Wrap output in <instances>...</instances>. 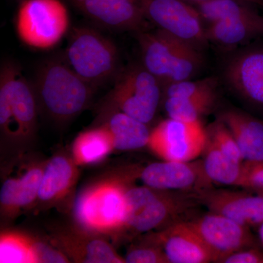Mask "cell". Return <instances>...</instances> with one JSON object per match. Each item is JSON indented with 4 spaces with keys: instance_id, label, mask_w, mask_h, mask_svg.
I'll return each mask as SVG.
<instances>
[{
    "instance_id": "cell-3",
    "label": "cell",
    "mask_w": 263,
    "mask_h": 263,
    "mask_svg": "<svg viewBox=\"0 0 263 263\" xmlns=\"http://www.w3.org/2000/svg\"><path fill=\"white\" fill-rule=\"evenodd\" d=\"M127 186L124 179L116 177L86 186L74 202L76 227L100 236H120L127 220Z\"/></svg>"
},
{
    "instance_id": "cell-19",
    "label": "cell",
    "mask_w": 263,
    "mask_h": 263,
    "mask_svg": "<svg viewBox=\"0 0 263 263\" xmlns=\"http://www.w3.org/2000/svg\"><path fill=\"white\" fill-rule=\"evenodd\" d=\"M46 162L33 160L22 174L4 180L0 190L2 219L11 220L23 211L35 206Z\"/></svg>"
},
{
    "instance_id": "cell-17",
    "label": "cell",
    "mask_w": 263,
    "mask_h": 263,
    "mask_svg": "<svg viewBox=\"0 0 263 263\" xmlns=\"http://www.w3.org/2000/svg\"><path fill=\"white\" fill-rule=\"evenodd\" d=\"M170 263L214 262L210 251L188 221H180L150 235Z\"/></svg>"
},
{
    "instance_id": "cell-2",
    "label": "cell",
    "mask_w": 263,
    "mask_h": 263,
    "mask_svg": "<svg viewBox=\"0 0 263 263\" xmlns=\"http://www.w3.org/2000/svg\"><path fill=\"white\" fill-rule=\"evenodd\" d=\"M37 98L32 83L24 77L20 66L5 61L0 70V133L1 141L9 148H27L37 131Z\"/></svg>"
},
{
    "instance_id": "cell-7",
    "label": "cell",
    "mask_w": 263,
    "mask_h": 263,
    "mask_svg": "<svg viewBox=\"0 0 263 263\" xmlns=\"http://www.w3.org/2000/svg\"><path fill=\"white\" fill-rule=\"evenodd\" d=\"M64 57L83 80L96 89L114 81L122 70L115 43L89 27L72 29Z\"/></svg>"
},
{
    "instance_id": "cell-15",
    "label": "cell",
    "mask_w": 263,
    "mask_h": 263,
    "mask_svg": "<svg viewBox=\"0 0 263 263\" xmlns=\"http://www.w3.org/2000/svg\"><path fill=\"white\" fill-rule=\"evenodd\" d=\"M50 242L78 263H126L105 238L81 228H65L54 230Z\"/></svg>"
},
{
    "instance_id": "cell-29",
    "label": "cell",
    "mask_w": 263,
    "mask_h": 263,
    "mask_svg": "<svg viewBox=\"0 0 263 263\" xmlns=\"http://www.w3.org/2000/svg\"><path fill=\"white\" fill-rule=\"evenodd\" d=\"M33 254L34 263L71 262L63 252L53 243L39 238H33Z\"/></svg>"
},
{
    "instance_id": "cell-16",
    "label": "cell",
    "mask_w": 263,
    "mask_h": 263,
    "mask_svg": "<svg viewBox=\"0 0 263 263\" xmlns=\"http://www.w3.org/2000/svg\"><path fill=\"white\" fill-rule=\"evenodd\" d=\"M197 197L209 212L227 216L249 229L262 224L263 193L209 189Z\"/></svg>"
},
{
    "instance_id": "cell-13",
    "label": "cell",
    "mask_w": 263,
    "mask_h": 263,
    "mask_svg": "<svg viewBox=\"0 0 263 263\" xmlns=\"http://www.w3.org/2000/svg\"><path fill=\"white\" fill-rule=\"evenodd\" d=\"M188 221L210 251L214 262L253 245L249 228L221 214L209 212Z\"/></svg>"
},
{
    "instance_id": "cell-14",
    "label": "cell",
    "mask_w": 263,
    "mask_h": 263,
    "mask_svg": "<svg viewBox=\"0 0 263 263\" xmlns=\"http://www.w3.org/2000/svg\"><path fill=\"white\" fill-rule=\"evenodd\" d=\"M102 28L137 33L147 29L138 0H65Z\"/></svg>"
},
{
    "instance_id": "cell-30",
    "label": "cell",
    "mask_w": 263,
    "mask_h": 263,
    "mask_svg": "<svg viewBox=\"0 0 263 263\" xmlns=\"http://www.w3.org/2000/svg\"><path fill=\"white\" fill-rule=\"evenodd\" d=\"M238 186L263 193V160L243 162Z\"/></svg>"
},
{
    "instance_id": "cell-20",
    "label": "cell",
    "mask_w": 263,
    "mask_h": 263,
    "mask_svg": "<svg viewBox=\"0 0 263 263\" xmlns=\"http://www.w3.org/2000/svg\"><path fill=\"white\" fill-rule=\"evenodd\" d=\"M209 43L233 49L263 35L262 14L254 9L247 14L224 19L206 26Z\"/></svg>"
},
{
    "instance_id": "cell-24",
    "label": "cell",
    "mask_w": 263,
    "mask_h": 263,
    "mask_svg": "<svg viewBox=\"0 0 263 263\" xmlns=\"http://www.w3.org/2000/svg\"><path fill=\"white\" fill-rule=\"evenodd\" d=\"M202 155L205 173L213 183L238 186L243 163L230 160L208 138Z\"/></svg>"
},
{
    "instance_id": "cell-33",
    "label": "cell",
    "mask_w": 263,
    "mask_h": 263,
    "mask_svg": "<svg viewBox=\"0 0 263 263\" xmlns=\"http://www.w3.org/2000/svg\"><path fill=\"white\" fill-rule=\"evenodd\" d=\"M259 238L263 247V222L258 228Z\"/></svg>"
},
{
    "instance_id": "cell-34",
    "label": "cell",
    "mask_w": 263,
    "mask_h": 263,
    "mask_svg": "<svg viewBox=\"0 0 263 263\" xmlns=\"http://www.w3.org/2000/svg\"><path fill=\"white\" fill-rule=\"evenodd\" d=\"M262 9H263V6L262 7ZM262 18H263V13H262Z\"/></svg>"
},
{
    "instance_id": "cell-22",
    "label": "cell",
    "mask_w": 263,
    "mask_h": 263,
    "mask_svg": "<svg viewBox=\"0 0 263 263\" xmlns=\"http://www.w3.org/2000/svg\"><path fill=\"white\" fill-rule=\"evenodd\" d=\"M110 132L115 150H138L148 146L151 130L148 124L120 111H114L96 122Z\"/></svg>"
},
{
    "instance_id": "cell-4",
    "label": "cell",
    "mask_w": 263,
    "mask_h": 263,
    "mask_svg": "<svg viewBox=\"0 0 263 263\" xmlns=\"http://www.w3.org/2000/svg\"><path fill=\"white\" fill-rule=\"evenodd\" d=\"M141 62L162 85L190 80L198 75L203 66L200 50L157 29L135 33Z\"/></svg>"
},
{
    "instance_id": "cell-1",
    "label": "cell",
    "mask_w": 263,
    "mask_h": 263,
    "mask_svg": "<svg viewBox=\"0 0 263 263\" xmlns=\"http://www.w3.org/2000/svg\"><path fill=\"white\" fill-rule=\"evenodd\" d=\"M32 86L40 113L60 126L67 124L87 108L97 89L83 80L64 57L43 62Z\"/></svg>"
},
{
    "instance_id": "cell-31",
    "label": "cell",
    "mask_w": 263,
    "mask_h": 263,
    "mask_svg": "<svg viewBox=\"0 0 263 263\" xmlns=\"http://www.w3.org/2000/svg\"><path fill=\"white\" fill-rule=\"evenodd\" d=\"M223 263H263V252L257 249L246 248L227 256Z\"/></svg>"
},
{
    "instance_id": "cell-9",
    "label": "cell",
    "mask_w": 263,
    "mask_h": 263,
    "mask_svg": "<svg viewBox=\"0 0 263 263\" xmlns=\"http://www.w3.org/2000/svg\"><path fill=\"white\" fill-rule=\"evenodd\" d=\"M147 22L202 51L209 44L206 25L185 0H138Z\"/></svg>"
},
{
    "instance_id": "cell-5",
    "label": "cell",
    "mask_w": 263,
    "mask_h": 263,
    "mask_svg": "<svg viewBox=\"0 0 263 263\" xmlns=\"http://www.w3.org/2000/svg\"><path fill=\"white\" fill-rule=\"evenodd\" d=\"M125 232L141 234L162 230L181 220L200 203L197 194L127 186Z\"/></svg>"
},
{
    "instance_id": "cell-25",
    "label": "cell",
    "mask_w": 263,
    "mask_h": 263,
    "mask_svg": "<svg viewBox=\"0 0 263 263\" xmlns=\"http://www.w3.org/2000/svg\"><path fill=\"white\" fill-rule=\"evenodd\" d=\"M217 93L197 98H162L164 111L171 119L184 122L201 121L214 108Z\"/></svg>"
},
{
    "instance_id": "cell-12",
    "label": "cell",
    "mask_w": 263,
    "mask_h": 263,
    "mask_svg": "<svg viewBox=\"0 0 263 263\" xmlns=\"http://www.w3.org/2000/svg\"><path fill=\"white\" fill-rule=\"evenodd\" d=\"M143 185L157 190L200 194L212 189L202 160L153 162L139 172Z\"/></svg>"
},
{
    "instance_id": "cell-28",
    "label": "cell",
    "mask_w": 263,
    "mask_h": 263,
    "mask_svg": "<svg viewBox=\"0 0 263 263\" xmlns=\"http://www.w3.org/2000/svg\"><path fill=\"white\" fill-rule=\"evenodd\" d=\"M124 259L126 263H170L162 248L150 238L146 243L130 247Z\"/></svg>"
},
{
    "instance_id": "cell-18",
    "label": "cell",
    "mask_w": 263,
    "mask_h": 263,
    "mask_svg": "<svg viewBox=\"0 0 263 263\" xmlns=\"http://www.w3.org/2000/svg\"><path fill=\"white\" fill-rule=\"evenodd\" d=\"M79 165L72 155L57 154L47 160L35 206L61 207L72 196L79 178Z\"/></svg>"
},
{
    "instance_id": "cell-11",
    "label": "cell",
    "mask_w": 263,
    "mask_h": 263,
    "mask_svg": "<svg viewBox=\"0 0 263 263\" xmlns=\"http://www.w3.org/2000/svg\"><path fill=\"white\" fill-rule=\"evenodd\" d=\"M228 87L245 103L263 112V46H247L230 55L222 70Z\"/></svg>"
},
{
    "instance_id": "cell-10",
    "label": "cell",
    "mask_w": 263,
    "mask_h": 263,
    "mask_svg": "<svg viewBox=\"0 0 263 263\" xmlns=\"http://www.w3.org/2000/svg\"><path fill=\"white\" fill-rule=\"evenodd\" d=\"M206 139V128L201 121L167 118L151 130L148 147L162 160L190 162L202 155Z\"/></svg>"
},
{
    "instance_id": "cell-6",
    "label": "cell",
    "mask_w": 263,
    "mask_h": 263,
    "mask_svg": "<svg viewBox=\"0 0 263 263\" xmlns=\"http://www.w3.org/2000/svg\"><path fill=\"white\" fill-rule=\"evenodd\" d=\"M114 82L100 103L97 122L120 111L148 125L162 105L163 87L160 81L139 62L122 68Z\"/></svg>"
},
{
    "instance_id": "cell-32",
    "label": "cell",
    "mask_w": 263,
    "mask_h": 263,
    "mask_svg": "<svg viewBox=\"0 0 263 263\" xmlns=\"http://www.w3.org/2000/svg\"><path fill=\"white\" fill-rule=\"evenodd\" d=\"M191 4H195V3H201V2L205 1V0H185ZM243 1L247 2V3H251V4L255 5V6H263L262 0H243Z\"/></svg>"
},
{
    "instance_id": "cell-27",
    "label": "cell",
    "mask_w": 263,
    "mask_h": 263,
    "mask_svg": "<svg viewBox=\"0 0 263 263\" xmlns=\"http://www.w3.org/2000/svg\"><path fill=\"white\" fill-rule=\"evenodd\" d=\"M206 134L207 138L230 160L237 163H243V157L234 137L220 119H218L206 128Z\"/></svg>"
},
{
    "instance_id": "cell-8",
    "label": "cell",
    "mask_w": 263,
    "mask_h": 263,
    "mask_svg": "<svg viewBox=\"0 0 263 263\" xmlns=\"http://www.w3.org/2000/svg\"><path fill=\"white\" fill-rule=\"evenodd\" d=\"M70 27V15L63 0H22L15 18V32L34 49L57 46Z\"/></svg>"
},
{
    "instance_id": "cell-35",
    "label": "cell",
    "mask_w": 263,
    "mask_h": 263,
    "mask_svg": "<svg viewBox=\"0 0 263 263\" xmlns=\"http://www.w3.org/2000/svg\"><path fill=\"white\" fill-rule=\"evenodd\" d=\"M262 1H263V0H262Z\"/></svg>"
},
{
    "instance_id": "cell-26",
    "label": "cell",
    "mask_w": 263,
    "mask_h": 263,
    "mask_svg": "<svg viewBox=\"0 0 263 263\" xmlns=\"http://www.w3.org/2000/svg\"><path fill=\"white\" fill-rule=\"evenodd\" d=\"M32 235L3 230L0 235V262L34 263Z\"/></svg>"
},
{
    "instance_id": "cell-23",
    "label": "cell",
    "mask_w": 263,
    "mask_h": 263,
    "mask_svg": "<svg viewBox=\"0 0 263 263\" xmlns=\"http://www.w3.org/2000/svg\"><path fill=\"white\" fill-rule=\"evenodd\" d=\"M114 149L110 132L103 124L81 133L72 144V156L79 165L98 163Z\"/></svg>"
},
{
    "instance_id": "cell-21",
    "label": "cell",
    "mask_w": 263,
    "mask_h": 263,
    "mask_svg": "<svg viewBox=\"0 0 263 263\" xmlns=\"http://www.w3.org/2000/svg\"><path fill=\"white\" fill-rule=\"evenodd\" d=\"M219 119L234 137L243 162L263 160V121L233 109L221 113Z\"/></svg>"
}]
</instances>
